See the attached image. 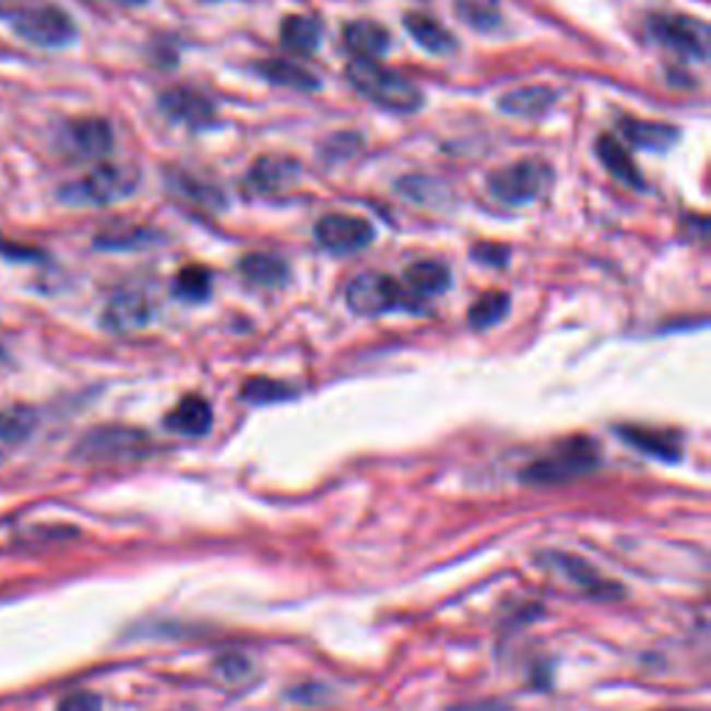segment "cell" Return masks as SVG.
<instances>
[{"label":"cell","mask_w":711,"mask_h":711,"mask_svg":"<svg viewBox=\"0 0 711 711\" xmlns=\"http://www.w3.org/2000/svg\"><path fill=\"white\" fill-rule=\"evenodd\" d=\"M347 81H351L353 90L362 92L365 98L383 106V109L401 111V115H412V111L423 109V92L395 70L381 68L378 61H351L347 64Z\"/></svg>","instance_id":"obj_1"},{"label":"cell","mask_w":711,"mask_h":711,"mask_svg":"<svg viewBox=\"0 0 711 711\" xmlns=\"http://www.w3.org/2000/svg\"><path fill=\"white\" fill-rule=\"evenodd\" d=\"M140 187V170L131 165H100L84 178L73 183H64L59 192V201L68 206H111L126 198H131Z\"/></svg>","instance_id":"obj_2"},{"label":"cell","mask_w":711,"mask_h":711,"mask_svg":"<svg viewBox=\"0 0 711 711\" xmlns=\"http://www.w3.org/2000/svg\"><path fill=\"white\" fill-rule=\"evenodd\" d=\"M601 464V453L597 445L586 437H576L561 442L559 448L550 450L547 457L536 459L534 464L523 470L525 484H536V487H547V484H565V481L581 478V475L592 473Z\"/></svg>","instance_id":"obj_3"},{"label":"cell","mask_w":711,"mask_h":711,"mask_svg":"<svg viewBox=\"0 0 711 711\" xmlns=\"http://www.w3.org/2000/svg\"><path fill=\"white\" fill-rule=\"evenodd\" d=\"M550 187H554V170L542 158L514 162L503 170H495L487 181L489 195L506 206H525V203L540 201Z\"/></svg>","instance_id":"obj_4"},{"label":"cell","mask_w":711,"mask_h":711,"mask_svg":"<svg viewBox=\"0 0 711 711\" xmlns=\"http://www.w3.org/2000/svg\"><path fill=\"white\" fill-rule=\"evenodd\" d=\"M147 450H151L147 434L126 426H104L92 428V431L75 445L73 457L79 459V462L90 464L137 462V459L147 457Z\"/></svg>","instance_id":"obj_5"},{"label":"cell","mask_w":711,"mask_h":711,"mask_svg":"<svg viewBox=\"0 0 711 711\" xmlns=\"http://www.w3.org/2000/svg\"><path fill=\"white\" fill-rule=\"evenodd\" d=\"M12 25L25 43L50 50L68 48L70 43H75V34H79L73 17L59 7L23 9L20 14H14Z\"/></svg>","instance_id":"obj_6"},{"label":"cell","mask_w":711,"mask_h":711,"mask_svg":"<svg viewBox=\"0 0 711 711\" xmlns=\"http://www.w3.org/2000/svg\"><path fill=\"white\" fill-rule=\"evenodd\" d=\"M653 39L675 54L687 59L703 61L709 56V28L695 17H678V14H653L648 20Z\"/></svg>","instance_id":"obj_7"},{"label":"cell","mask_w":711,"mask_h":711,"mask_svg":"<svg viewBox=\"0 0 711 711\" xmlns=\"http://www.w3.org/2000/svg\"><path fill=\"white\" fill-rule=\"evenodd\" d=\"M347 309L362 317H378L403 306V289L383 273H362L345 289Z\"/></svg>","instance_id":"obj_8"},{"label":"cell","mask_w":711,"mask_h":711,"mask_svg":"<svg viewBox=\"0 0 711 711\" xmlns=\"http://www.w3.org/2000/svg\"><path fill=\"white\" fill-rule=\"evenodd\" d=\"M315 237L331 253H359L372 245L376 228L365 217L334 212L317 220Z\"/></svg>","instance_id":"obj_9"},{"label":"cell","mask_w":711,"mask_h":711,"mask_svg":"<svg viewBox=\"0 0 711 711\" xmlns=\"http://www.w3.org/2000/svg\"><path fill=\"white\" fill-rule=\"evenodd\" d=\"M542 565L547 570H554L561 581L572 586V590L584 592V595L601 597V601H608V597L623 595V590L617 584H612L603 572H597L590 561L578 559V556L567 554H545Z\"/></svg>","instance_id":"obj_10"},{"label":"cell","mask_w":711,"mask_h":711,"mask_svg":"<svg viewBox=\"0 0 711 711\" xmlns=\"http://www.w3.org/2000/svg\"><path fill=\"white\" fill-rule=\"evenodd\" d=\"M61 147L75 158H100L115 147V131L100 117H79L61 131Z\"/></svg>","instance_id":"obj_11"},{"label":"cell","mask_w":711,"mask_h":711,"mask_svg":"<svg viewBox=\"0 0 711 711\" xmlns=\"http://www.w3.org/2000/svg\"><path fill=\"white\" fill-rule=\"evenodd\" d=\"M300 181V162L289 156H262L250 167L245 187L253 195H281Z\"/></svg>","instance_id":"obj_12"},{"label":"cell","mask_w":711,"mask_h":711,"mask_svg":"<svg viewBox=\"0 0 711 711\" xmlns=\"http://www.w3.org/2000/svg\"><path fill=\"white\" fill-rule=\"evenodd\" d=\"M158 109L165 111L170 120L183 126H209L214 120L212 100L203 98L201 92L187 90V86H173V90L158 95Z\"/></svg>","instance_id":"obj_13"},{"label":"cell","mask_w":711,"mask_h":711,"mask_svg":"<svg viewBox=\"0 0 711 711\" xmlns=\"http://www.w3.org/2000/svg\"><path fill=\"white\" fill-rule=\"evenodd\" d=\"M151 317L153 309L145 295L126 289V293H117L109 300V306L104 311V325L109 331H117V334H128V331L145 329Z\"/></svg>","instance_id":"obj_14"},{"label":"cell","mask_w":711,"mask_h":711,"mask_svg":"<svg viewBox=\"0 0 711 711\" xmlns=\"http://www.w3.org/2000/svg\"><path fill=\"white\" fill-rule=\"evenodd\" d=\"M620 134L628 145L642 147V151H667L678 142L682 131L669 122L656 120H633V117H623Z\"/></svg>","instance_id":"obj_15"},{"label":"cell","mask_w":711,"mask_h":711,"mask_svg":"<svg viewBox=\"0 0 711 711\" xmlns=\"http://www.w3.org/2000/svg\"><path fill=\"white\" fill-rule=\"evenodd\" d=\"M403 23H406V31L412 34L414 43H417L423 50H428V54L453 56L459 50L457 37H453V34H450V31L439 23V20H434L431 14L412 12V14H406V20H403Z\"/></svg>","instance_id":"obj_16"},{"label":"cell","mask_w":711,"mask_h":711,"mask_svg":"<svg viewBox=\"0 0 711 711\" xmlns=\"http://www.w3.org/2000/svg\"><path fill=\"white\" fill-rule=\"evenodd\" d=\"M623 439L631 445L633 450L644 453V457L662 459V462H678L682 459V439L673 431H656V428H639L626 426L620 428Z\"/></svg>","instance_id":"obj_17"},{"label":"cell","mask_w":711,"mask_h":711,"mask_svg":"<svg viewBox=\"0 0 711 711\" xmlns=\"http://www.w3.org/2000/svg\"><path fill=\"white\" fill-rule=\"evenodd\" d=\"M345 48L359 61H376L390 50V31L372 20H356L345 25Z\"/></svg>","instance_id":"obj_18"},{"label":"cell","mask_w":711,"mask_h":711,"mask_svg":"<svg viewBox=\"0 0 711 711\" xmlns=\"http://www.w3.org/2000/svg\"><path fill=\"white\" fill-rule=\"evenodd\" d=\"M214 414L206 398L187 395L170 414L165 417V426L183 437H203L212 428Z\"/></svg>","instance_id":"obj_19"},{"label":"cell","mask_w":711,"mask_h":711,"mask_svg":"<svg viewBox=\"0 0 711 711\" xmlns=\"http://www.w3.org/2000/svg\"><path fill=\"white\" fill-rule=\"evenodd\" d=\"M595 153L603 165H606V170L612 173L617 181L628 183V187H633V189L644 187V178L639 176L637 162H633L631 153H628V147L623 145L620 140H614L612 134H601L595 140Z\"/></svg>","instance_id":"obj_20"},{"label":"cell","mask_w":711,"mask_h":711,"mask_svg":"<svg viewBox=\"0 0 711 711\" xmlns=\"http://www.w3.org/2000/svg\"><path fill=\"white\" fill-rule=\"evenodd\" d=\"M556 95L550 86H523V90H514L509 95L500 98V111L514 117H542L547 109L556 106Z\"/></svg>","instance_id":"obj_21"},{"label":"cell","mask_w":711,"mask_h":711,"mask_svg":"<svg viewBox=\"0 0 711 711\" xmlns=\"http://www.w3.org/2000/svg\"><path fill=\"white\" fill-rule=\"evenodd\" d=\"M322 39V23L311 14H289L281 23V45L293 54H311Z\"/></svg>","instance_id":"obj_22"},{"label":"cell","mask_w":711,"mask_h":711,"mask_svg":"<svg viewBox=\"0 0 711 711\" xmlns=\"http://www.w3.org/2000/svg\"><path fill=\"white\" fill-rule=\"evenodd\" d=\"M239 273L250 281L253 286H264V289H279L289 279V268L281 262L279 256L270 253H248L239 262Z\"/></svg>","instance_id":"obj_23"},{"label":"cell","mask_w":711,"mask_h":711,"mask_svg":"<svg viewBox=\"0 0 711 711\" xmlns=\"http://www.w3.org/2000/svg\"><path fill=\"white\" fill-rule=\"evenodd\" d=\"M256 70H259V75H264V79H268L270 84L289 86V90L311 92V90H317V86H320L317 75L309 73L306 68H300V64H295V61L268 59V61H259V64H256Z\"/></svg>","instance_id":"obj_24"},{"label":"cell","mask_w":711,"mask_h":711,"mask_svg":"<svg viewBox=\"0 0 711 711\" xmlns=\"http://www.w3.org/2000/svg\"><path fill=\"white\" fill-rule=\"evenodd\" d=\"M406 281L417 295L434 298V295H442L450 286V273L442 262H431L428 259V262H414L406 270Z\"/></svg>","instance_id":"obj_25"},{"label":"cell","mask_w":711,"mask_h":711,"mask_svg":"<svg viewBox=\"0 0 711 711\" xmlns=\"http://www.w3.org/2000/svg\"><path fill=\"white\" fill-rule=\"evenodd\" d=\"M37 426V414L25 406L0 408V448L25 442Z\"/></svg>","instance_id":"obj_26"},{"label":"cell","mask_w":711,"mask_h":711,"mask_svg":"<svg viewBox=\"0 0 711 711\" xmlns=\"http://www.w3.org/2000/svg\"><path fill=\"white\" fill-rule=\"evenodd\" d=\"M509 295L500 293V289H489V293L481 295L478 300L470 309V325L473 329H489V325H498L506 315H509Z\"/></svg>","instance_id":"obj_27"},{"label":"cell","mask_w":711,"mask_h":711,"mask_svg":"<svg viewBox=\"0 0 711 711\" xmlns=\"http://www.w3.org/2000/svg\"><path fill=\"white\" fill-rule=\"evenodd\" d=\"M173 293L181 300H189V304L206 300L209 293H212V273L201 264H189L173 281Z\"/></svg>","instance_id":"obj_28"},{"label":"cell","mask_w":711,"mask_h":711,"mask_svg":"<svg viewBox=\"0 0 711 711\" xmlns=\"http://www.w3.org/2000/svg\"><path fill=\"white\" fill-rule=\"evenodd\" d=\"M398 192L419 206H442L445 198H448V187L426 176L403 178V181H398Z\"/></svg>","instance_id":"obj_29"},{"label":"cell","mask_w":711,"mask_h":711,"mask_svg":"<svg viewBox=\"0 0 711 711\" xmlns=\"http://www.w3.org/2000/svg\"><path fill=\"white\" fill-rule=\"evenodd\" d=\"M457 14L478 31H493L500 25V0H453Z\"/></svg>","instance_id":"obj_30"},{"label":"cell","mask_w":711,"mask_h":711,"mask_svg":"<svg viewBox=\"0 0 711 711\" xmlns=\"http://www.w3.org/2000/svg\"><path fill=\"white\" fill-rule=\"evenodd\" d=\"M295 392L289 383L273 381V378H250L242 383V401L253 403V406H268V403L289 401Z\"/></svg>","instance_id":"obj_31"},{"label":"cell","mask_w":711,"mask_h":711,"mask_svg":"<svg viewBox=\"0 0 711 711\" xmlns=\"http://www.w3.org/2000/svg\"><path fill=\"white\" fill-rule=\"evenodd\" d=\"M156 234L147 232V228H126V232H104L95 245L106 250H128V248H142V245L153 242Z\"/></svg>","instance_id":"obj_32"},{"label":"cell","mask_w":711,"mask_h":711,"mask_svg":"<svg viewBox=\"0 0 711 711\" xmlns=\"http://www.w3.org/2000/svg\"><path fill=\"white\" fill-rule=\"evenodd\" d=\"M173 183H176V192L181 189L183 195H192L195 201H201L203 206H220V198L212 187H203V183L198 187L195 181H189V178H183V176H178Z\"/></svg>","instance_id":"obj_33"},{"label":"cell","mask_w":711,"mask_h":711,"mask_svg":"<svg viewBox=\"0 0 711 711\" xmlns=\"http://www.w3.org/2000/svg\"><path fill=\"white\" fill-rule=\"evenodd\" d=\"M59 711H104L98 695L92 692H73L68 698H61Z\"/></svg>","instance_id":"obj_34"},{"label":"cell","mask_w":711,"mask_h":711,"mask_svg":"<svg viewBox=\"0 0 711 711\" xmlns=\"http://www.w3.org/2000/svg\"><path fill=\"white\" fill-rule=\"evenodd\" d=\"M473 256L478 259L481 264H506V259H509V250L500 248V245H475L473 248Z\"/></svg>","instance_id":"obj_35"},{"label":"cell","mask_w":711,"mask_h":711,"mask_svg":"<svg viewBox=\"0 0 711 711\" xmlns=\"http://www.w3.org/2000/svg\"><path fill=\"white\" fill-rule=\"evenodd\" d=\"M220 667H223V675H228V678H245L250 669V664L245 662V659L232 656V659H223V664H220Z\"/></svg>","instance_id":"obj_36"},{"label":"cell","mask_w":711,"mask_h":711,"mask_svg":"<svg viewBox=\"0 0 711 711\" xmlns=\"http://www.w3.org/2000/svg\"><path fill=\"white\" fill-rule=\"evenodd\" d=\"M90 3H98V7H122V9H134L147 3V0H90Z\"/></svg>","instance_id":"obj_37"},{"label":"cell","mask_w":711,"mask_h":711,"mask_svg":"<svg viewBox=\"0 0 711 711\" xmlns=\"http://www.w3.org/2000/svg\"><path fill=\"white\" fill-rule=\"evenodd\" d=\"M673 711H687V709H673Z\"/></svg>","instance_id":"obj_38"}]
</instances>
